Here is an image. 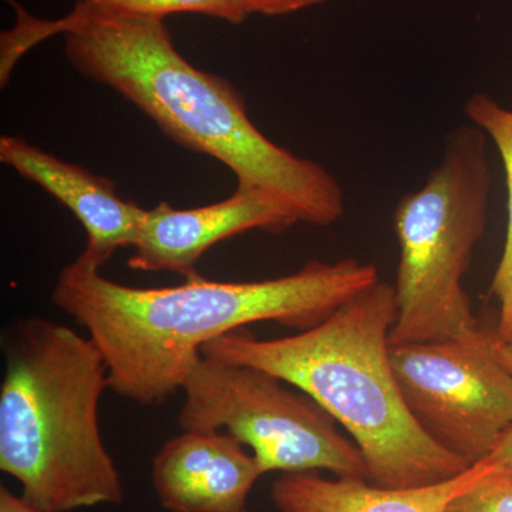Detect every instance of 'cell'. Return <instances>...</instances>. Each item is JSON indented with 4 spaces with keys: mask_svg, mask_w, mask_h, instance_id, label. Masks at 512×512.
Segmentation results:
<instances>
[{
    "mask_svg": "<svg viewBox=\"0 0 512 512\" xmlns=\"http://www.w3.org/2000/svg\"><path fill=\"white\" fill-rule=\"evenodd\" d=\"M82 256L64 266L52 302L99 348L109 389L144 406L183 389L201 348L249 323L308 330L380 281L370 262L311 261L298 272L254 282L207 281L198 275L170 288L110 281Z\"/></svg>",
    "mask_w": 512,
    "mask_h": 512,
    "instance_id": "1",
    "label": "cell"
},
{
    "mask_svg": "<svg viewBox=\"0 0 512 512\" xmlns=\"http://www.w3.org/2000/svg\"><path fill=\"white\" fill-rule=\"evenodd\" d=\"M56 25L77 72L133 103L175 143L227 165L237 185L282 198L303 224L329 227L345 214L339 181L262 134L242 94L187 62L164 20L72 10Z\"/></svg>",
    "mask_w": 512,
    "mask_h": 512,
    "instance_id": "2",
    "label": "cell"
},
{
    "mask_svg": "<svg viewBox=\"0 0 512 512\" xmlns=\"http://www.w3.org/2000/svg\"><path fill=\"white\" fill-rule=\"evenodd\" d=\"M396 318L394 286L379 281L315 328L271 340L238 329L205 343L201 355L265 370L312 397L362 450L369 483H441L473 464L431 440L404 404L390 360Z\"/></svg>",
    "mask_w": 512,
    "mask_h": 512,
    "instance_id": "3",
    "label": "cell"
},
{
    "mask_svg": "<svg viewBox=\"0 0 512 512\" xmlns=\"http://www.w3.org/2000/svg\"><path fill=\"white\" fill-rule=\"evenodd\" d=\"M0 386V470L42 512L120 505L123 478L101 437L109 372L99 348L67 326L20 320Z\"/></svg>",
    "mask_w": 512,
    "mask_h": 512,
    "instance_id": "4",
    "label": "cell"
},
{
    "mask_svg": "<svg viewBox=\"0 0 512 512\" xmlns=\"http://www.w3.org/2000/svg\"><path fill=\"white\" fill-rule=\"evenodd\" d=\"M490 160L474 124L446 137L440 164L423 187L403 195L393 212L400 248L397 318L390 345L483 339L463 278L487 227Z\"/></svg>",
    "mask_w": 512,
    "mask_h": 512,
    "instance_id": "5",
    "label": "cell"
},
{
    "mask_svg": "<svg viewBox=\"0 0 512 512\" xmlns=\"http://www.w3.org/2000/svg\"><path fill=\"white\" fill-rule=\"evenodd\" d=\"M265 370L202 356L183 384V431H227L251 448L264 473H313L369 481L362 450L308 394Z\"/></svg>",
    "mask_w": 512,
    "mask_h": 512,
    "instance_id": "6",
    "label": "cell"
},
{
    "mask_svg": "<svg viewBox=\"0 0 512 512\" xmlns=\"http://www.w3.org/2000/svg\"><path fill=\"white\" fill-rule=\"evenodd\" d=\"M390 360L404 404L431 440L471 464L490 456L512 424V376L491 333L390 345Z\"/></svg>",
    "mask_w": 512,
    "mask_h": 512,
    "instance_id": "7",
    "label": "cell"
},
{
    "mask_svg": "<svg viewBox=\"0 0 512 512\" xmlns=\"http://www.w3.org/2000/svg\"><path fill=\"white\" fill-rule=\"evenodd\" d=\"M299 222V215L282 198L241 185L227 200L190 210L160 202L146 210L128 266L195 278V265L218 242L254 229L279 234Z\"/></svg>",
    "mask_w": 512,
    "mask_h": 512,
    "instance_id": "8",
    "label": "cell"
},
{
    "mask_svg": "<svg viewBox=\"0 0 512 512\" xmlns=\"http://www.w3.org/2000/svg\"><path fill=\"white\" fill-rule=\"evenodd\" d=\"M254 454L227 431H183L153 458L151 480L170 512H248L264 476Z\"/></svg>",
    "mask_w": 512,
    "mask_h": 512,
    "instance_id": "9",
    "label": "cell"
},
{
    "mask_svg": "<svg viewBox=\"0 0 512 512\" xmlns=\"http://www.w3.org/2000/svg\"><path fill=\"white\" fill-rule=\"evenodd\" d=\"M0 161L73 212L87 235L80 256L90 264L103 268L117 249L133 248L146 210L123 200L113 181L16 136L0 138Z\"/></svg>",
    "mask_w": 512,
    "mask_h": 512,
    "instance_id": "10",
    "label": "cell"
},
{
    "mask_svg": "<svg viewBox=\"0 0 512 512\" xmlns=\"http://www.w3.org/2000/svg\"><path fill=\"white\" fill-rule=\"evenodd\" d=\"M491 456L450 480L410 488H383L366 480H326L313 473L284 474L272 484L279 512H446L448 505L491 470Z\"/></svg>",
    "mask_w": 512,
    "mask_h": 512,
    "instance_id": "11",
    "label": "cell"
},
{
    "mask_svg": "<svg viewBox=\"0 0 512 512\" xmlns=\"http://www.w3.org/2000/svg\"><path fill=\"white\" fill-rule=\"evenodd\" d=\"M471 124L481 128L494 141L503 160L508 190V225L504 252L495 271L491 291L500 302V320L495 335L505 336L512 330V110L505 109L488 94L476 93L464 106Z\"/></svg>",
    "mask_w": 512,
    "mask_h": 512,
    "instance_id": "12",
    "label": "cell"
},
{
    "mask_svg": "<svg viewBox=\"0 0 512 512\" xmlns=\"http://www.w3.org/2000/svg\"><path fill=\"white\" fill-rule=\"evenodd\" d=\"M73 12L161 20L174 13H197L232 25L249 16L245 0H79Z\"/></svg>",
    "mask_w": 512,
    "mask_h": 512,
    "instance_id": "13",
    "label": "cell"
},
{
    "mask_svg": "<svg viewBox=\"0 0 512 512\" xmlns=\"http://www.w3.org/2000/svg\"><path fill=\"white\" fill-rule=\"evenodd\" d=\"M493 461L491 470L470 490L458 495L446 512H512V476Z\"/></svg>",
    "mask_w": 512,
    "mask_h": 512,
    "instance_id": "14",
    "label": "cell"
},
{
    "mask_svg": "<svg viewBox=\"0 0 512 512\" xmlns=\"http://www.w3.org/2000/svg\"><path fill=\"white\" fill-rule=\"evenodd\" d=\"M326 0H245L249 15L282 16L320 5Z\"/></svg>",
    "mask_w": 512,
    "mask_h": 512,
    "instance_id": "15",
    "label": "cell"
},
{
    "mask_svg": "<svg viewBox=\"0 0 512 512\" xmlns=\"http://www.w3.org/2000/svg\"><path fill=\"white\" fill-rule=\"evenodd\" d=\"M490 456L512 476V424L501 434Z\"/></svg>",
    "mask_w": 512,
    "mask_h": 512,
    "instance_id": "16",
    "label": "cell"
},
{
    "mask_svg": "<svg viewBox=\"0 0 512 512\" xmlns=\"http://www.w3.org/2000/svg\"><path fill=\"white\" fill-rule=\"evenodd\" d=\"M0 512H42L23 500L22 495L13 494L5 485L0 487Z\"/></svg>",
    "mask_w": 512,
    "mask_h": 512,
    "instance_id": "17",
    "label": "cell"
},
{
    "mask_svg": "<svg viewBox=\"0 0 512 512\" xmlns=\"http://www.w3.org/2000/svg\"><path fill=\"white\" fill-rule=\"evenodd\" d=\"M491 342H493L495 356L498 357V360L503 363L505 369L512 376V330L505 336H497L495 333H491Z\"/></svg>",
    "mask_w": 512,
    "mask_h": 512,
    "instance_id": "18",
    "label": "cell"
}]
</instances>
